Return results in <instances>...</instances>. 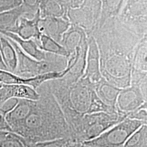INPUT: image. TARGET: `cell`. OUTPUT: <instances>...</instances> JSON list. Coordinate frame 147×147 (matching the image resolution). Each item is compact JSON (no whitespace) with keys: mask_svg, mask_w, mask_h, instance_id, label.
Returning <instances> with one entry per match:
<instances>
[{"mask_svg":"<svg viewBox=\"0 0 147 147\" xmlns=\"http://www.w3.org/2000/svg\"><path fill=\"white\" fill-rule=\"evenodd\" d=\"M37 90L40 98L16 134L31 144L62 138L71 140L68 123L47 82Z\"/></svg>","mask_w":147,"mask_h":147,"instance_id":"6da1fadb","label":"cell"},{"mask_svg":"<svg viewBox=\"0 0 147 147\" xmlns=\"http://www.w3.org/2000/svg\"><path fill=\"white\" fill-rule=\"evenodd\" d=\"M126 117L118 112H102L84 115L74 132L71 140L79 143L91 140Z\"/></svg>","mask_w":147,"mask_h":147,"instance_id":"7a4b0ae2","label":"cell"},{"mask_svg":"<svg viewBox=\"0 0 147 147\" xmlns=\"http://www.w3.org/2000/svg\"><path fill=\"white\" fill-rule=\"evenodd\" d=\"M143 124L147 123L126 117L99 136L82 143L93 147H123L129 137Z\"/></svg>","mask_w":147,"mask_h":147,"instance_id":"3957f363","label":"cell"},{"mask_svg":"<svg viewBox=\"0 0 147 147\" xmlns=\"http://www.w3.org/2000/svg\"><path fill=\"white\" fill-rule=\"evenodd\" d=\"M146 102V96L140 87L134 85L120 90L116 101V110L127 117Z\"/></svg>","mask_w":147,"mask_h":147,"instance_id":"277c9868","label":"cell"},{"mask_svg":"<svg viewBox=\"0 0 147 147\" xmlns=\"http://www.w3.org/2000/svg\"><path fill=\"white\" fill-rule=\"evenodd\" d=\"M36 101L19 99L16 107L6 115L5 119L13 132L16 133L19 129L33 110Z\"/></svg>","mask_w":147,"mask_h":147,"instance_id":"5b68a950","label":"cell"},{"mask_svg":"<svg viewBox=\"0 0 147 147\" xmlns=\"http://www.w3.org/2000/svg\"><path fill=\"white\" fill-rule=\"evenodd\" d=\"M40 20L39 14L31 19L22 16L19 19L16 28L11 33H15L24 39H34L37 43L42 34L39 26Z\"/></svg>","mask_w":147,"mask_h":147,"instance_id":"8992f818","label":"cell"},{"mask_svg":"<svg viewBox=\"0 0 147 147\" xmlns=\"http://www.w3.org/2000/svg\"><path fill=\"white\" fill-rule=\"evenodd\" d=\"M0 33L15 42L24 53L32 58L38 61L47 59V53L42 50L34 39H24L10 32L0 31Z\"/></svg>","mask_w":147,"mask_h":147,"instance_id":"52a82bcc","label":"cell"},{"mask_svg":"<svg viewBox=\"0 0 147 147\" xmlns=\"http://www.w3.org/2000/svg\"><path fill=\"white\" fill-rule=\"evenodd\" d=\"M0 53L7 70L14 73L18 62L16 51L9 39L1 34L0 36Z\"/></svg>","mask_w":147,"mask_h":147,"instance_id":"ba28073f","label":"cell"},{"mask_svg":"<svg viewBox=\"0 0 147 147\" xmlns=\"http://www.w3.org/2000/svg\"><path fill=\"white\" fill-rule=\"evenodd\" d=\"M26 13V9L22 5L9 11L0 13V31L13 32L20 18Z\"/></svg>","mask_w":147,"mask_h":147,"instance_id":"9c48e42d","label":"cell"},{"mask_svg":"<svg viewBox=\"0 0 147 147\" xmlns=\"http://www.w3.org/2000/svg\"><path fill=\"white\" fill-rule=\"evenodd\" d=\"M93 88L101 100L106 105L116 110L117 98L121 89L102 81L95 85Z\"/></svg>","mask_w":147,"mask_h":147,"instance_id":"30bf717a","label":"cell"},{"mask_svg":"<svg viewBox=\"0 0 147 147\" xmlns=\"http://www.w3.org/2000/svg\"><path fill=\"white\" fill-rule=\"evenodd\" d=\"M11 98L20 99L36 101L40 98V94L36 89L26 84L7 85Z\"/></svg>","mask_w":147,"mask_h":147,"instance_id":"8fae6325","label":"cell"},{"mask_svg":"<svg viewBox=\"0 0 147 147\" xmlns=\"http://www.w3.org/2000/svg\"><path fill=\"white\" fill-rule=\"evenodd\" d=\"M37 44L40 49L45 53L63 57H67L69 55L67 50L60 45L59 42L46 34H41Z\"/></svg>","mask_w":147,"mask_h":147,"instance_id":"7c38bea8","label":"cell"},{"mask_svg":"<svg viewBox=\"0 0 147 147\" xmlns=\"http://www.w3.org/2000/svg\"><path fill=\"white\" fill-rule=\"evenodd\" d=\"M147 125L143 124L127 139L123 147H147Z\"/></svg>","mask_w":147,"mask_h":147,"instance_id":"4fadbf2b","label":"cell"},{"mask_svg":"<svg viewBox=\"0 0 147 147\" xmlns=\"http://www.w3.org/2000/svg\"><path fill=\"white\" fill-rule=\"evenodd\" d=\"M70 139L62 138L32 144L31 147H64Z\"/></svg>","mask_w":147,"mask_h":147,"instance_id":"5bb4252c","label":"cell"},{"mask_svg":"<svg viewBox=\"0 0 147 147\" xmlns=\"http://www.w3.org/2000/svg\"><path fill=\"white\" fill-rule=\"evenodd\" d=\"M21 5V0H0V13L9 11Z\"/></svg>","mask_w":147,"mask_h":147,"instance_id":"9a60e30c","label":"cell"},{"mask_svg":"<svg viewBox=\"0 0 147 147\" xmlns=\"http://www.w3.org/2000/svg\"><path fill=\"white\" fill-rule=\"evenodd\" d=\"M19 102V99L15 98H11L6 100L5 102L0 106V111L5 116L9 112H11Z\"/></svg>","mask_w":147,"mask_h":147,"instance_id":"2e32d148","label":"cell"},{"mask_svg":"<svg viewBox=\"0 0 147 147\" xmlns=\"http://www.w3.org/2000/svg\"><path fill=\"white\" fill-rule=\"evenodd\" d=\"M9 98H11V97L7 86L3 85L2 87L0 89V106Z\"/></svg>","mask_w":147,"mask_h":147,"instance_id":"e0dca14e","label":"cell"},{"mask_svg":"<svg viewBox=\"0 0 147 147\" xmlns=\"http://www.w3.org/2000/svg\"><path fill=\"white\" fill-rule=\"evenodd\" d=\"M0 130L12 131L11 127L5 119V116L0 111Z\"/></svg>","mask_w":147,"mask_h":147,"instance_id":"ac0fdd59","label":"cell"},{"mask_svg":"<svg viewBox=\"0 0 147 147\" xmlns=\"http://www.w3.org/2000/svg\"><path fill=\"white\" fill-rule=\"evenodd\" d=\"M22 2L24 3L26 5H33L34 4V3H36V0H21Z\"/></svg>","mask_w":147,"mask_h":147,"instance_id":"d6986e66","label":"cell"},{"mask_svg":"<svg viewBox=\"0 0 147 147\" xmlns=\"http://www.w3.org/2000/svg\"><path fill=\"white\" fill-rule=\"evenodd\" d=\"M0 36H1V33H0ZM0 69L1 70H7V68L5 65V64L3 63L2 59V57L1 55V53H0ZM8 71V70H7Z\"/></svg>","mask_w":147,"mask_h":147,"instance_id":"ffe728a7","label":"cell"},{"mask_svg":"<svg viewBox=\"0 0 147 147\" xmlns=\"http://www.w3.org/2000/svg\"><path fill=\"white\" fill-rule=\"evenodd\" d=\"M76 147H90V146H86V145H84L82 143H79V142H77L76 143Z\"/></svg>","mask_w":147,"mask_h":147,"instance_id":"44dd1931","label":"cell"}]
</instances>
